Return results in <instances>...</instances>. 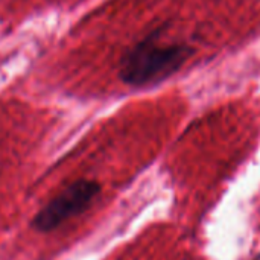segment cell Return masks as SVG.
<instances>
[{
	"mask_svg": "<svg viewBox=\"0 0 260 260\" xmlns=\"http://www.w3.org/2000/svg\"><path fill=\"white\" fill-rule=\"evenodd\" d=\"M190 50L186 44L163 43L160 30L145 37L120 59V79L133 87L158 84L181 69Z\"/></svg>",
	"mask_w": 260,
	"mask_h": 260,
	"instance_id": "obj_1",
	"label": "cell"
},
{
	"mask_svg": "<svg viewBox=\"0 0 260 260\" xmlns=\"http://www.w3.org/2000/svg\"><path fill=\"white\" fill-rule=\"evenodd\" d=\"M256 260H260V257H259V259H256Z\"/></svg>",
	"mask_w": 260,
	"mask_h": 260,
	"instance_id": "obj_3",
	"label": "cell"
},
{
	"mask_svg": "<svg viewBox=\"0 0 260 260\" xmlns=\"http://www.w3.org/2000/svg\"><path fill=\"white\" fill-rule=\"evenodd\" d=\"M99 193V183L93 180H78L67 186L52 201H49L35 215V218L30 221V225L41 233L52 232L67 219L87 210Z\"/></svg>",
	"mask_w": 260,
	"mask_h": 260,
	"instance_id": "obj_2",
	"label": "cell"
}]
</instances>
